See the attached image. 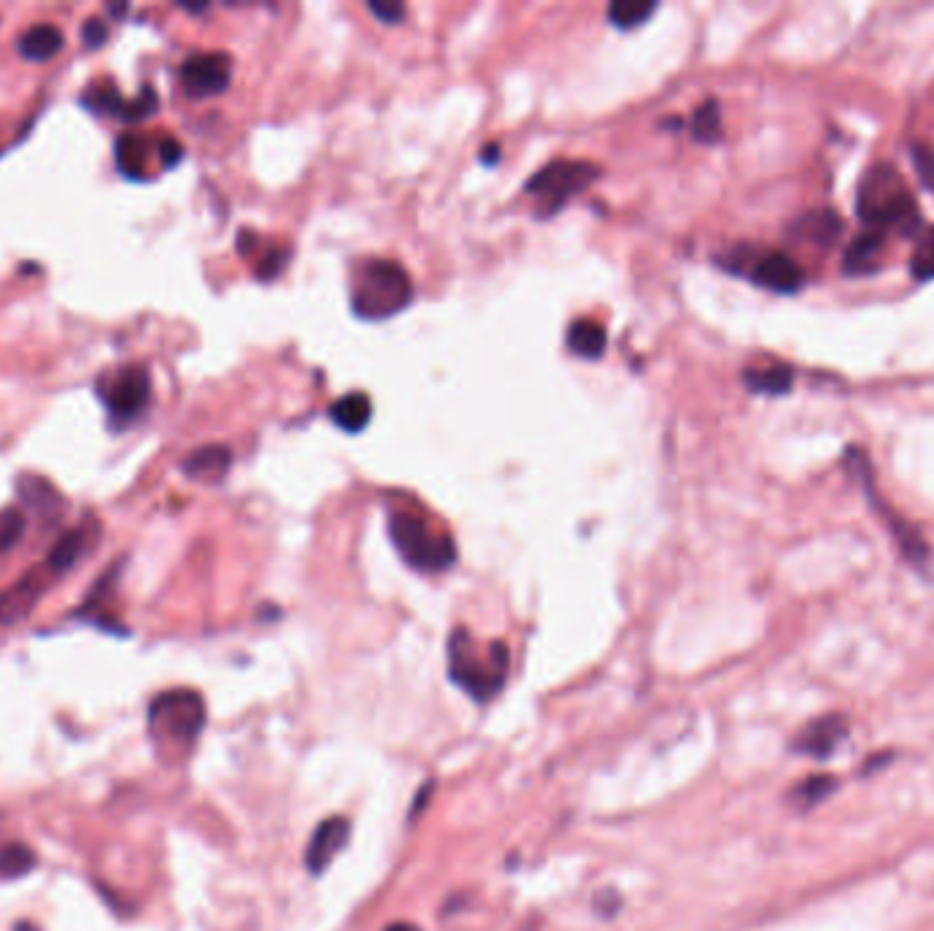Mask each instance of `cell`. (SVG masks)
Here are the masks:
<instances>
[{
    "mask_svg": "<svg viewBox=\"0 0 934 931\" xmlns=\"http://www.w3.org/2000/svg\"><path fill=\"white\" fill-rule=\"evenodd\" d=\"M858 214L874 232H902L910 236L919 227V205L907 184L891 164H874L858 186Z\"/></svg>",
    "mask_w": 934,
    "mask_h": 931,
    "instance_id": "obj_1",
    "label": "cell"
},
{
    "mask_svg": "<svg viewBox=\"0 0 934 931\" xmlns=\"http://www.w3.org/2000/svg\"><path fill=\"white\" fill-rule=\"evenodd\" d=\"M448 672L465 694L476 702H487L509 681V650L504 642L478 648L476 640L457 629L448 640Z\"/></svg>",
    "mask_w": 934,
    "mask_h": 931,
    "instance_id": "obj_2",
    "label": "cell"
},
{
    "mask_svg": "<svg viewBox=\"0 0 934 931\" xmlns=\"http://www.w3.org/2000/svg\"><path fill=\"white\" fill-rule=\"evenodd\" d=\"M413 298L411 273L391 260H364L355 271L353 312L364 320H385L402 312Z\"/></svg>",
    "mask_w": 934,
    "mask_h": 931,
    "instance_id": "obj_3",
    "label": "cell"
},
{
    "mask_svg": "<svg viewBox=\"0 0 934 931\" xmlns=\"http://www.w3.org/2000/svg\"><path fill=\"white\" fill-rule=\"evenodd\" d=\"M388 536L399 558L411 568H416V571H446L457 560V544H454L452 532L435 530L422 514L405 511V508L391 511Z\"/></svg>",
    "mask_w": 934,
    "mask_h": 931,
    "instance_id": "obj_4",
    "label": "cell"
},
{
    "mask_svg": "<svg viewBox=\"0 0 934 931\" xmlns=\"http://www.w3.org/2000/svg\"><path fill=\"white\" fill-rule=\"evenodd\" d=\"M148 727L165 746L189 748L206 727V702L191 689H173L148 707Z\"/></svg>",
    "mask_w": 934,
    "mask_h": 931,
    "instance_id": "obj_5",
    "label": "cell"
},
{
    "mask_svg": "<svg viewBox=\"0 0 934 931\" xmlns=\"http://www.w3.org/2000/svg\"><path fill=\"white\" fill-rule=\"evenodd\" d=\"M599 178V167L591 162H574V159H558L533 173L525 184V192L536 200V210L541 219L552 216L554 210L563 208L577 192L588 189L593 180Z\"/></svg>",
    "mask_w": 934,
    "mask_h": 931,
    "instance_id": "obj_6",
    "label": "cell"
},
{
    "mask_svg": "<svg viewBox=\"0 0 934 931\" xmlns=\"http://www.w3.org/2000/svg\"><path fill=\"white\" fill-rule=\"evenodd\" d=\"M722 266L735 273H744L746 279H751L755 285L774 292H798L803 282H807L803 268L798 266L790 255H785V251L779 249H751V246H740Z\"/></svg>",
    "mask_w": 934,
    "mask_h": 931,
    "instance_id": "obj_7",
    "label": "cell"
},
{
    "mask_svg": "<svg viewBox=\"0 0 934 931\" xmlns=\"http://www.w3.org/2000/svg\"><path fill=\"white\" fill-rule=\"evenodd\" d=\"M98 396L107 405L110 418L128 424L137 418L151 402V374L145 366H124L115 374H104L98 383Z\"/></svg>",
    "mask_w": 934,
    "mask_h": 931,
    "instance_id": "obj_8",
    "label": "cell"
},
{
    "mask_svg": "<svg viewBox=\"0 0 934 931\" xmlns=\"http://www.w3.org/2000/svg\"><path fill=\"white\" fill-rule=\"evenodd\" d=\"M232 77V58L227 52H195L180 66V85L186 96L208 99L225 93Z\"/></svg>",
    "mask_w": 934,
    "mask_h": 931,
    "instance_id": "obj_9",
    "label": "cell"
},
{
    "mask_svg": "<svg viewBox=\"0 0 934 931\" xmlns=\"http://www.w3.org/2000/svg\"><path fill=\"white\" fill-rule=\"evenodd\" d=\"M50 577L52 573L46 571V566H33L14 585H9L0 593V625H14L25 620L33 612V607L42 601Z\"/></svg>",
    "mask_w": 934,
    "mask_h": 931,
    "instance_id": "obj_10",
    "label": "cell"
},
{
    "mask_svg": "<svg viewBox=\"0 0 934 931\" xmlns=\"http://www.w3.org/2000/svg\"><path fill=\"white\" fill-rule=\"evenodd\" d=\"M98 538H102V527H98L96 519H87V523L83 519L77 527H72V530H66L58 538V544L50 549V555H46L44 560L46 571H50L52 577L72 571V568L96 547Z\"/></svg>",
    "mask_w": 934,
    "mask_h": 931,
    "instance_id": "obj_11",
    "label": "cell"
},
{
    "mask_svg": "<svg viewBox=\"0 0 934 931\" xmlns=\"http://www.w3.org/2000/svg\"><path fill=\"white\" fill-rule=\"evenodd\" d=\"M848 737V718L839 716V713H831V716H820L814 722L807 724L798 737L792 741V748L803 757L826 759L842 746V741Z\"/></svg>",
    "mask_w": 934,
    "mask_h": 931,
    "instance_id": "obj_12",
    "label": "cell"
},
{
    "mask_svg": "<svg viewBox=\"0 0 934 931\" xmlns=\"http://www.w3.org/2000/svg\"><path fill=\"white\" fill-rule=\"evenodd\" d=\"M350 839V823L344 817H329L312 834V841L307 847V869L312 875H320L331 866V860L344 850Z\"/></svg>",
    "mask_w": 934,
    "mask_h": 931,
    "instance_id": "obj_13",
    "label": "cell"
},
{
    "mask_svg": "<svg viewBox=\"0 0 934 931\" xmlns=\"http://www.w3.org/2000/svg\"><path fill=\"white\" fill-rule=\"evenodd\" d=\"M232 467V451L221 443H208V446L195 448L191 454L184 456L180 470L200 484H219L221 478L230 473Z\"/></svg>",
    "mask_w": 934,
    "mask_h": 931,
    "instance_id": "obj_14",
    "label": "cell"
},
{
    "mask_svg": "<svg viewBox=\"0 0 934 931\" xmlns=\"http://www.w3.org/2000/svg\"><path fill=\"white\" fill-rule=\"evenodd\" d=\"M17 495H20L22 506L31 508L33 514L44 519H58L66 514V497L55 489L46 478L39 476H22L17 478Z\"/></svg>",
    "mask_w": 934,
    "mask_h": 931,
    "instance_id": "obj_15",
    "label": "cell"
},
{
    "mask_svg": "<svg viewBox=\"0 0 934 931\" xmlns=\"http://www.w3.org/2000/svg\"><path fill=\"white\" fill-rule=\"evenodd\" d=\"M66 39H63V31L58 25H50V22H39V25H31L20 39H17V50L22 52V58L28 61H52L58 52L63 50Z\"/></svg>",
    "mask_w": 934,
    "mask_h": 931,
    "instance_id": "obj_16",
    "label": "cell"
},
{
    "mask_svg": "<svg viewBox=\"0 0 934 931\" xmlns=\"http://www.w3.org/2000/svg\"><path fill=\"white\" fill-rule=\"evenodd\" d=\"M329 415L340 430L355 435V432L366 430V424L372 421V400L364 391H350L347 396H342L329 407Z\"/></svg>",
    "mask_w": 934,
    "mask_h": 931,
    "instance_id": "obj_17",
    "label": "cell"
},
{
    "mask_svg": "<svg viewBox=\"0 0 934 931\" xmlns=\"http://www.w3.org/2000/svg\"><path fill=\"white\" fill-rule=\"evenodd\" d=\"M565 344H569V350L577 355V359H585V361L601 359L606 350V328L593 323V320H577V323L569 325Z\"/></svg>",
    "mask_w": 934,
    "mask_h": 931,
    "instance_id": "obj_18",
    "label": "cell"
},
{
    "mask_svg": "<svg viewBox=\"0 0 934 931\" xmlns=\"http://www.w3.org/2000/svg\"><path fill=\"white\" fill-rule=\"evenodd\" d=\"M883 232L866 230L863 236H858L855 241L850 244L848 255H844V271H848L850 277H861V273L874 271L880 262V255H883Z\"/></svg>",
    "mask_w": 934,
    "mask_h": 931,
    "instance_id": "obj_19",
    "label": "cell"
},
{
    "mask_svg": "<svg viewBox=\"0 0 934 931\" xmlns=\"http://www.w3.org/2000/svg\"><path fill=\"white\" fill-rule=\"evenodd\" d=\"M746 385H749L755 394H768V396H781L792 389V374L790 366L785 364H765V366H751L744 372Z\"/></svg>",
    "mask_w": 934,
    "mask_h": 931,
    "instance_id": "obj_20",
    "label": "cell"
},
{
    "mask_svg": "<svg viewBox=\"0 0 934 931\" xmlns=\"http://www.w3.org/2000/svg\"><path fill=\"white\" fill-rule=\"evenodd\" d=\"M148 154H151V139L137 132L121 134L118 143H115V162H118V169L126 175V178H139V175H145V162H148Z\"/></svg>",
    "mask_w": 934,
    "mask_h": 931,
    "instance_id": "obj_21",
    "label": "cell"
},
{
    "mask_svg": "<svg viewBox=\"0 0 934 931\" xmlns=\"http://www.w3.org/2000/svg\"><path fill=\"white\" fill-rule=\"evenodd\" d=\"M796 232L811 244H833L842 232V221L833 210H814L798 221Z\"/></svg>",
    "mask_w": 934,
    "mask_h": 931,
    "instance_id": "obj_22",
    "label": "cell"
},
{
    "mask_svg": "<svg viewBox=\"0 0 934 931\" xmlns=\"http://www.w3.org/2000/svg\"><path fill=\"white\" fill-rule=\"evenodd\" d=\"M83 104L87 110H91V113L115 115V118H121L126 99L121 96V91L113 85V82H96V85L87 87V93L83 96Z\"/></svg>",
    "mask_w": 934,
    "mask_h": 931,
    "instance_id": "obj_23",
    "label": "cell"
},
{
    "mask_svg": "<svg viewBox=\"0 0 934 931\" xmlns=\"http://www.w3.org/2000/svg\"><path fill=\"white\" fill-rule=\"evenodd\" d=\"M692 137L697 143H716L722 137V110L719 102L699 104L697 113L692 115Z\"/></svg>",
    "mask_w": 934,
    "mask_h": 931,
    "instance_id": "obj_24",
    "label": "cell"
},
{
    "mask_svg": "<svg viewBox=\"0 0 934 931\" xmlns=\"http://www.w3.org/2000/svg\"><path fill=\"white\" fill-rule=\"evenodd\" d=\"M833 789H837V782H833L831 776H811L792 789L790 800L798 806V809H814V806L822 804Z\"/></svg>",
    "mask_w": 934,
    "mask_h": 931,
    "instance_id": "obj_25",
    "label": "cell"
},
{
    "mask_svg": "<svg viewBox=\"0 0 934 931\" xmlns=\"http://www.w3.org/2000/svg\"><path fill=\"white\" fill-rule=\"evenodd\" d=\"M33 869H37V855L25 845H9L0 850V877L3 880H17V877H25Z\"/></svg>",
    "mask_w": 934,
    "mask_h": 931,
    "instance_id": "obj_26",
    "label": "cell"
},
{
    "mask_svg": "<svg viewBox=\"0 0 934 931\" xmlns=\"http://www.w3.org/2000/svg\"><path fill=\"white\" fill-rule=\"evenodd\" d=\"M25 514L20 506H9L0 511V555L14 549L25 536Z\"/></svg>",
    "mask_w": 934,
    "mask_h": 931,
    "instance_id": "obj_27",
    "label": "cell"
},
{
    "mask_svg": "<svg viewBox=\"0 0 934 931\" xmlns=\"http://www.w3.org/2000/svg\"><path fill=\"white\" fill-rule=\"evenodd\" d=\"M653 11H656V3H629V0H623V3H612L606 17H610V22L615 28L629 31V28L642 25Z\"/></svg>",
    "mask_w": 934,
    "mask_h": 931,
    "instance_id": "obj_28",
    "label": "cell"
},
{
    "mask_svg": "<svg viewBox=\"0 0 934 931\" xmlns=\"http://www.w3.org/2000/svg\"><path fill=\"white\" fill-rule=\"evenodd\" d=\"M156 107H159V93H156L151 85H143V87H139L137 96L128 99V102L124 104V113H121V121L139 123V121L151 118V115L156 113Z\"/></svg>",
    "mask_w": 934,
    "mask_h": 931,
    "instance_id": "obj_29",
    "label": "cell"
},
{
    "mask_svg": "<svg viewBox=\"0 0 934 931\" xmlns=\"http://www.w3.org/2000/svg\"><path fill=\"white\" fill-rule=\"evenodd\" d=\"M913 277L926 282V279H934V230L926 232V236L919 238V246H915L913 255Z\"/></svg>",
    "mask_w": 934,
    "mask_h": 931,
    "instance_id": "obj_30",
    "label": "cell"
},
{
    "mask_svg": "<svg viewBox=\"0 0 934 931\" xmlns=\"http://www.w3.org/2000/svg\"><path fill=\"white\" fill-rule=\"evenodd\" d=\"M288 260H290L288 246H271V251H268V255L260 260V266H257V279H262V282L277 279L279 273L288 268Z\"/></svg>",
    "mask_w": 934,
    "mask_h": 931,
    "instance_id": "obj_31",
    "label": "cell"
},
{
    "mask_svg": "<svg viewBox=\"0 0 934 931\" xmlns=\"http://www.w3.org/2000/svg\"><path fill=\"white\" fill-rule=\"evenodd\" d=\"M107 37H110V28L107 22L98 20V17H91V20L83 25V44L87 50H98V46L107 44Z\"/></svg>",
    "mask_w": 934,
    "mask_h": 931,
    "instance_id": "obj_32",
    "label": "cell"
},
{
    "mask_svg": "<svg viewBox=\"0 0 934 931\" xmlns=\"http://www.w3.org/2000/svg\"><path fill=\"white\" fill-rule=\"evenodd\" d=\"M156 154H159L162 167H175V164L184 159V145H180L178 139L167 134V137L159 139V148H156Z\"/></svg>",
    "mask_w": 934,
    "mask_h": 931,
    "instance_id": "obj_33",
    "label": "cell"
},
{
    "mask_svg": "<svg viewBox=\"0 0 934 931\" xmlns=\"http://www.w3.org/2000/svg\"><path fill=\"white\" fill-rule=\"evenodd\" d=\"M370 11L377 20L385 22V25H396V22H402V17H405V6L402 3H375V0H372Z\"/></svg>",
    "mask_w": 934,
    "mask_h": 931,
    "instance_id": "obj_34",
    "label": "cell"
},
{
    "mask_svg": "<svg viewBox=\"0 0 934 931\" xmlns=\"http://www.w3.org/2000/svg\"><path fill=\"white\" fill-rule=\"evenodd\" d=\"M498 154H500L498 145H487V148L481 151V162H487V164L492 162L495 164V162H498Z\"/></svg>",
    "mask_w": 934,
    "mask_h": 931,
    "instance_id": "obj_35",
    "label": "cell"
},
{
    "mask_svg": "<svg viewBox=\"0 0 934 931\" xmlns=\"http://www.w3.org/2000/svg\"><path fill=\"white\" fill-rule=\"evenodd\" d=\"M385 931H418V929L413 927V923H391V927Z\"/></svg>",
    "mask_w": 934,
    "mask_h": 931,
    "instance_id": "obj_36",
    "label": "cell"
}]
</instances>
